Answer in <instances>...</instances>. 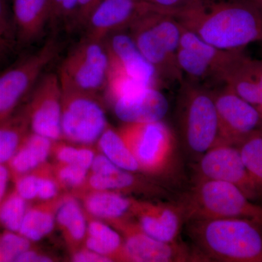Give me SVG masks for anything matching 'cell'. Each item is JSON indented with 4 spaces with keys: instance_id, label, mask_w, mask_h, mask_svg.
<instances>
[{
    "instance_id": "obj_12",
    "label": "cell",
    "mask_w": 262,
    "mask_h": 262,
    "mask_svg": "<svg viewBox=\"0 0 262 262\" xmlns=\"http://www.w3.org/2000/svg\"><path fill=\"white\" fill-rule=\"evenodd\" d=\"M193 166V181L209 179L231 183L238 187L251 201L258 199L237 146L219 143L202 155Z\"/></svg>"
},
{
    "instance_id": "obj_7",
    "label": "cell",
    "mask_w": 262,
    "mask_h": 262,
    "mask_svg": "<svg viewBox=\"0 0 262 262\" xmlns=\"http://www.w3.org/2000/svg\"><path fill=\"white\" fill-rule=\"evenodd\" d=\"M108 70L104 41L83 36L65 57L57 74L62 91L101 96L106 89Z\"/></svg>"
},
{
    "instance_id": "obj_25",
    "label": "cell",
    "mask_w": 262,
    "mask_h": 262,
    "mask_svg": "<svg viewBox=\"0 0 262 262\" xmlns=\"http://www.w3.org/2000/svg\"><path fill=\"white\" fill-rule=\"evenodd\" d=\"M30 131L27 103L0 120V163H9Z\"/></svg>"
},
{
    "instance_id": "obj_35",
    "label": "cell",
    "mask_w": 262,
    "mask_h": 262,
    "mask_svg": "<svg viewBox=\"0 0 262 262\" xmlns=\"http://www.w3.org/2000/svg\"><path fill=\"white\" fill-rule=\"evenodd\" d=\"M157 7L170 14L176 15L181 12L206 3L209 0H141Z\"/></svg>"
},
{
    "instance_id": "obj_22",
    "label": "cell",
    "mask_w": 262,
    "mask_h": 262,
    "mask_svg": "<svg viewBox=\"0 0 262 262\" xmlns=\"http://www.w3.org/2000/svg\"><path fill=\"white\" fill-rule=\"evenodd\" d=\"M53 141L30 131L14 156L7 164L11 178L32 172L47 163L52 153Z\"/></svg>"
},
{
    "instance_id": "obj_38",
    "label": "cell",
    "mask_w": 262,
    "mask_h": 262,
    "mask_svg": "<svg viewBox=\"0 0 262 262\" xmlns=\"http://www.w3.org/2000/svg\"><path fill=\"white\" fill-rule=\"evenodd\" d=\"M71 259L75 262H110V258L101 256L89 248L82 247L71 253Z\"/></svg>"
},
{
    "instance_id": "obj_21",
    "label": "cell",
    "mask_w": 262,
    "mask_h": 262,
    "mask_svg": "<svg viewBox=\"0 0 262 262\" xmlns=\"http://www.w3.org/2000/svg\"><path fill=\"white\" fill-rule=\"evenodd\" d=\"M56 223L63 234L70 253L84 247L87 236L88 221L79 199L67 193L57 209Z\"/></svg>"
},
{
    "instance_id": "obj_31",
    "label": "cell",
    "mask_w": 262,
    "mask_h": 262,
    "mask_svg": "<svg viewBox=\"0 0 262 262\" xmlns=\"http://www.w3.org/2000/svg\"><path fill=\"white\" fill-rule=\"evenodd\" d=\"M17 49L18 39L11 5L8 0H0V62L11 56Z\"/></svg>"
},
{
    "instance_id": "obj_1",
    "label": "cell",
    "mask_w": 262,
    "mask_h": 262,
    "mask_svg": "<svg viewBox=\"0 0 262 262\" xmlns=\"http://www.w3.org/2000/svg\"><path fill=\"white\" fill-rule=\"evenodd\" d=\"M183 27L224 51L262 41V13L248 0H209L174 15Z\"/></svg>"
},
{
    "instance_id": "obj_11",
    "label": "cell",
    "mask_w": 262,
    "mask_h": 262,
    "mask_svg": "<svg viewBox=\"0 0 262 262\" xmlns=\"http://www.w3.org/2000/svg\"><path fill=\"white\" fill-rule=\"evenodd\" d=\"M212 93L220 124V143L237 146L262 131V117L256 106L225 85Z\"/></svg>"
},
{
    "instance_id": "obj_41",
    "label": "cell",
    "mask_w": 262,
    "mask_h": 262,
    "mask_svg": "<svg viewBox=\"0 0 262 262\" xmlns=\"http://www.w3.org/2000/svg\"><path fill=\"white\" fill-rule=\"evenodd\" d=\"M262 13V0H248Z\"/></svg>"
},
{
    "instance_id": "obj_29",
    "label": "cell",
    "mask_w": 262,
    "mask_h": 262,
    "mask_svg": "<svg viewBox=\"0 0 262 262\" xmlns=\"http://www.w3.org/2000/svg\"><path fill=\"white\" fill-rule=\"evenodd\" d=\"M96 154L93 146L76 145L63 140L53 142L51 153L56 163L76 164L89 170Z\"/></svg>"
},
{
    "instance_id": "obj_40",
    "label": "cell",
    "mask_w": 262,
    "mask_h": 262,
    "mask_svg": "<svg viewBox=\"0 0 262 262\" xmlns=\"http://www.w3.org/2000/svg\"><path fill=\"white\" fill-rule=\"evenodd\" d=\"M11 178L8 165L0 163V205L6 196L7 187Z\"/></svg>"
},
{
    "instance_id": "obj_5",
    "label": "cell",
    "mask_w": 262,
    "mask_h": 262,
    "mask_svg": "<svg viewBox=\"0 0 262 262\" xmlns=\"http://www.w3.org/2000/svg\"><path fill=\"white\" fill-rule=\"evenodd\" d=\"M183 149L192 162L220 143V124L213 93L198 82L183 80L177 105Z\"/></svg>"
},
{
    "instance_id": "obj_34",
    "label": "cell",
    "mask_w": 262,
    "mask_h": 262,
    "mask_svg": "<svg viewBox=\"0 0 262 262\" xmlns=\"http://www.w3.org/2000/svg\"><path fill=\"white\" fill-rule=\"evenodd\" d=\"M15 190L29 202L37 201L39 192V174L38 168L15 179Z\"/></svg>"
},
{
    "instance_id": "obj_37",
    "label": "cell",
    "mask_w": 262,
    "mask_h": 262,
    "mask_svg": "<svg viewBox=\"0 0 262 262\" xmlns=\"http://www.w3.org/2000/svg\"><path fill=\"white\" fill-rule=\"evenodd\" d=\"M117 168H119L118 166L99 151V153L96 152L95 155L94 159L90 168V173L106 175L113 173Z\"/></svg>"
},
{
    "instance_id": "obj_2",
    "label": "cell",
    "mask_w": 262,
    "mask_h": 262,
    "mask_svg": "<svg viewBox=\"0 0 262 262\" xmlns=\"http://www.w3.org/2000/svg\"><path fill=\"white\" fill-rule=\"evenodd\" d=\"M194 248L206 261L262 262V222L248 219L186 222Z\"/></svg>"
},
{
    "instance_id": "obj_17",
    "label": "cell",
    "mask_w": 262,
    "mask_h": 262,
    "mask_svg": "<svg viewBox=\"0 0 262 262\" xmlns=\"http://www.w3.org/2000/svg\"><path fill=\"white\" fill-rule=\"evenodd\" d=\"M111 104L122 123L161 121L169 110L168 99L155 87H144L124 95Z\"/></svg>"
},
{
    "instance_id": "obj_15",
    "label": "cell",
    "mask_w": 262,
    "mask_h": 262,
    "mask_svg": "<svg viewBox=\"0 0 262 262\" xmlns=\"http://www.w3.org/2000/svg\"><path fill=\"white\" fill-rule=\"evenodd\" d=\"M104 43L110 65L150 87L159 88L163 83L155 67L143 56L127 30L110 34Z\"/></svg>"
},
{
    "instance_id": "obj_3",
    "label": "cell",
    "mask_w": 262,
    "mask_h": 262,
    "mask_svg": "<svg viewBox=\"0 0 262 262\" xmlns=\"http://www.w3.org/2000/svg\"><path fill=\"white\" fill-rule=\"evenodd\" d=\"M136 46L155 67L160 80L182 83L184 75L177 61L182 25L168 12L150 5L127 29Z\"/></svg>"
},
{
    "instance_id": "obj_33",
    "label": "cell",
    "mask_w": 262,
    "mask_h": 262,
    "mask_svg": "<svg viewBox=\"0 0 262 262\" xmlns=\"http://www.w3.org/2000/svg\"><path fill=\"white\" fill-rule=\"evenodd\" d=\"M51 24H64L70 29L75 18L78 0H50Z\"/></svg>"
},
{
    "instance_id": "obj_6",
    "label": "cell",
    "mask_w": 262,
    "mask_h": 262,
    "mask_svg": "<svg viewBox=\"0 0 262 262\" xmlns=\"http://www.w3.org/2000/svg\"><path fill=\"white\" fill-rule=\"evenodd\" d=\"M185 223L194 220L248 219L262 222V206L237 186L222 181L198 179L179 201Z\"/></svg>"
},
{
    "instance_id": "obj_19",
    "label": "cell",
    "mask_w": 262,
    "mask_h": 262,
    "mask_svg": "<svg viewBox=\"0 0 262 262\" xmlns=\"http://www.w3.org/2000/svg\"><path fill=\"white\" fill-rule=\"evenodd\" d=\"M10 5L18 48L39 40L48 24H51L50 0H11Z\"/></svg>"
},
{
    "instance_id": "obj_20",
    "label": "cell",
    "mask_w": 262,
    "mask_h": 262,
    "mask_svg": "<svg viewBox=\"0 0 262 262\" xmlns=\"http://www.w3.org/2000/svg\"><path fill=\"white\" fill-rule=\"evenodd\" d=\"M88 215L110 224L133 218L135 198L113 191L88 190L76 196Z\"/></svg>"
},
{
    "instance_id": "obj_13",
    "label": "cell",
    "mask_w": 262,
    "mask_h": 262,
    "mask_svg": "<svg viewBox=\"0 0 262 262\" xmlns=\"http://www.w3.org/2000/svg\"><path fill=\"white\" fill-rule=\"evenodd\" d=\"M30 95L27 103L31 131L53 141L63 140L62 89L58 74H43Z\"/></svg>"
},
{
    "instance_id": "obj_30",
    "label": "cell",
    "mask_w": 262,
    "mask_h": 262,
    "mask_svg": "<svg viewBox=\"0 0 262 262\" xmlns=\"http://www.w3.org/2000/svg\"><path fill=\"white\" fill-rule=\"evenodd\" d=\"M29 202L13 190L7 194L0 205V224L7 230L18 232L27 210Z\"/></svg>"
},
{
    "instance_id": "obj_24",
    "label": "cell",
    "mask_w": 262,
    "mask_h": 262,
    "mask_svg": "<svg viewBox=\"0 0 262 262\" xmlns=\"http://www.w3.org/2000/svg\"><path fill=\"white\" fill-rule=\"evenodd\" d=\"M64 195L52 201L37 202L29 206L18 233L32 243L41 241L51 234L56 224L57 209Z\"/></svg>"
},
{
    "instance_id": "obj_14",
    "label": "cell",
    "mask_w": 262,
    "mask_h": 262,
    "mask_svg": "<svg viewBox=\"0 0 262 262\" xmlns=\"http://www.w3.org/2000/svg\"><path fill=\"white\" fill-rule=\"evenodd\" d=\"M133 218L145 233L165 242L178 241L183 224L185 223L184 210L179 202L136 199Z\"/></svg>"
},
{
    "instance_id": "obj_36",
    "label": "cell",
    "mask_w": 262,
    "mask_h": 262,
    "mask_svg": "<svg viewBox=\"0 0 262 262\" xmlns=\"http://www.w3.org/2000/svg\"><path fill=\"white\" fill-rule=\"evenodd\" d=\"M103 0H78L77 12L70 30L83 29L91 13Z\"/></svg>"
},
{
    "instance_id": "obj_26",
    "label": "cell",
    "mask_w": 262,
    "mask_h": 262,
    "mask_svg": "<svg viewBox=\"0 0 262 262\" xmlns=\"http://www.w3.org/2000/svg\"><path fill=\"white\" fill-rule=\"evenodd\" d=\"M100 152L104 155L119 168L141 173L139 164L130 152L117 129L108 125L96 143Z\"/></svg>"
},
{
    "instance_id": "obj_27",
    "label": "cell",
    "mask_w": 262,
    "mask_h": 262,
    "mask_svg": "<svg viewBox=\"0 0 262 262\" xmlns=\"http://www.w3.org/2000/svg\"><path fill=\"white\" fill-rule=\"evenodd\" d=\"M243 161L262 199V131L253 134L237 146Z\"/></svg>"
},
{
    "instance_id": "obj_39",
    "label": "cell",
    "mask_w": 262,
    "mask_h": 262,
    "mask_svg": "<svg viewBox=\"0 0 262 262\" xmlns=\"http://www.w3.org/2000/svg\"><path fill=\"white\" fill-rule=\"evenodd\" d=\"M54 261L55 260L52 256L36 251L32 248L19 254L15 260V261L18 262H51Z\"/></svg>"
},
{
    "instance_id": "obj_23",
    "label": "cell",
    "mask_w": 262,
    "mask_h": 262,
    "mask_svg": "<svg viewBox=\"0 0 262 262\" xmlns=\"http://www.w3.org/2000/svg\"><path fill=\"white\" fill-rule=\"evenodd\" d=\"M85 214L88 231L84 247L112 261H125L124 241L120 232L106 222Z\"/></svg>"
},
{
    "instance_id": "obj_16",
    "label": "cell",
    "mask_w": 262,
    "mask_h": 262,
    "mask_svg": "<svg viewBox=\"0 0 262 262\" xmlns=\"http://www.w3.org/2000/svg\"><path fill=\"white\" fill-rule=\"evenodd\" d=\"M149 5L141 0H103L84 25V36L104 41L113 33L127 30L134 19Z\"/></svg>"
},
{
    "instance_id": "obj_10",
    "label": "cell",
    "mask_w": 262,
    "mask_h": 262,
    "mask_svg": "<svg viewBox=\"0 0 262 262\" xmlns=\"http://www.w3.org/2000/svg\"><path fill=\"white\" fill-rule=\"evenodd\" d=\"M118 231L124 241L125 261H206L195 248L184 243L165 242L145 233L134 219L115 221L108 224Z\"/></svg>"
},
{
    "instance_id": "obj_18",
    "label": "cell",
    "mask_w": 262,
    "mask_h": 262,
    "mask_svg": "<svg viewBox=\"0 0 262 262\" xmlns=\"http://www.w3.org/2000/svg\"><path fill=\"white\" fill-rule=\"evenodd\" d=\"M220 82L256 106L262 117V60L250 58L244 50L237 51Z\"/></svg>"
},
{
    "instance_id": "obj_32",
    "label": "cell",
    "mask_w": 262,
    "mask_h": 262,
    "mask_svg": "<svg viewBox=\"0 0 262 262\" xmlns=\"http://www.w3.org/2000/svg\"><path fill=\"white\" fill-rule=\"evenodd\" d=\"M32 248V242L18 232L7 230L0 234V262L15 261L20 253Z\"/></svg>"
},
{
    "instance_id": "obj_28",
    "label": "cell",
    "mask_w": 262,
    "mask_h": 262,
    "mask_svg": "<svg viewBox=\"0 0 262 262\" xmlns=\"http://www.w3.org/2000/svg\"><path fill=\"white\" fill-rule=\"evenodd\" d=\"M53 170L63 192L75 196L85 192L89 169L76 164L56 163Z\"/></svg>"
},
{
    "instance_id": "obj_9",
    "label": "cell",
    "mask_w": 262,
    "mask_h": 262,
    "mask_svg": "<svg viewBox=\"0 0 262 262\" xmlns=\"http://www.w3.org/2000/svg\"><path fill=\"white\" fill-rule=\"evenodd\" d=\"M108 125L101 96L62 91L63 140L94 146Z\"/></svg>"
},
{
    "instance_id": "obj_8",
    "label": "cell",
    "mask_w": 262,
    "mask_h": 262,
    "mask_svg": "<svg viewBox=\"0 0 262 262\" xmlns=\"http://www.w3.org/2000/svg\"><path fill=\"white\" fill-rule=\"evenodd\" d=\"M59 51L58 39L51 36L37 51L22 57L0 72V120L11 115L31 94Z\"/></svg>"
},
{
    "instance_id": "obj_4",
    "label": "cell",
    "mask_w": 262,
    "mask_h": 262,
    "mask_svg": "<svg viewBox=\"0 0 262 262\" xmlns=\"http://www.w3.org/2000/svg\"><path fill=\"white\" fill-rule=\"evenodd\" d=\"M117 130L139 164L141 173L164 186L165 182L179 179L181 160L178 140L163 120L122 123Z\"/></svg>"
}]
</instances>
